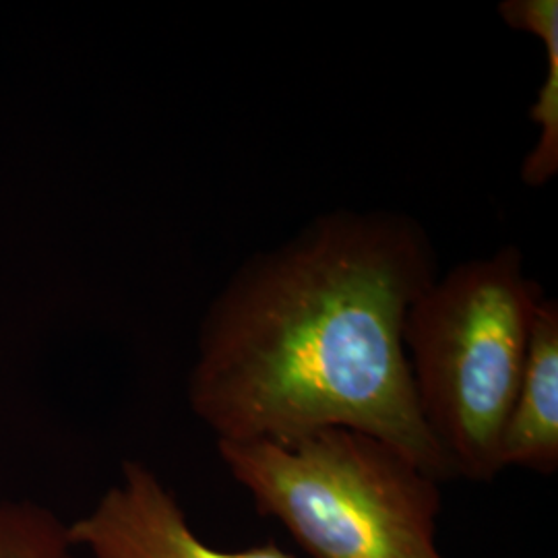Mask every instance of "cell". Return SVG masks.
<instances>
[{
    "label": "cell",
    "instance_id": "2",
    "mask_svg": "<svg viewBox=\"0 0 558 558\" xmlns=\"http://www.w3.org/2000/svg\"><path fill=\"white\" fill-rule=\"evenodd\" d=\"M542 300L509 246L461 263L408 308L403 345L420 412L456 476L502 472L500 437Z\"/></svg>",
    "mask_w": 558,
    "mask_h": 558
},
{
    "label": "cell",
    "instance_id": "1",
    "mask_svg": "<svg viewBox=\"0 0 558 558\" xmlns=\"http://www.w3.org/2000/svg\"><path fill=\"white\" fill-rule=\"evenodd\" d=\"M414 223L338 214L253 260L203 325L189 379L218 440H292L348 428L453 474L420 412L403 345L408 308L435 281Z\"/></svg>",
    "mask_w": 558,
    "mask_h": 558
},
{
    "label": "cell",
    "instance_id": "5",
    "mask_svg": "<svg viewBox=\"0 0 558 558\" xmlns=\"http://www.w3.org/2000/svg\"><path fill=\"white\" fill-rule=\"evenodd\" d=\"M500 465L539 474L558 468V306L542 300L509 418L500 437Z\"/></svg>",
    "mask_w": 558,
    "mask_h": 558
},
{
    "label": "cell",
    "instance_id": "7",
    "mask_svg": "<svg viewBox=\"0 0 558 558\" xmlns=\"http://www.w3.org/2000/svg\"><path fill=\"white\" fill-rule=\"evenodd\" d=\"M69 523L32 500H0V558H80Z\"/></svg>",
    "mask_w": 558,
    "mask_h": 558
},
{
    "label": "cell",
    "instance_id": "3",
    "mask_svg": "<svg viewBox=\"0 0 558 558\" xmlns=\"http://www.w3.org/2000/svg\"><path fill=\"white\" fill-rule=\"evenodd\" d=\"M232 478L313 558H447L440 493L385 440L323 428L292 440H218Z\"/></svg>",
    "mask_w": 558,
    "mask_h": 558
},
{
    "label": "cell",
    "instance_id": "6",
    "mask_svg": "<svg viewBox=\"0 0 558 558\" xmlns=\"http://www.w3.org/2000/svg\"><path fill=\"white\" fill-rule=\"evenodd\" d=\"M500 17L513 29L542 40L546 73L530 119L538 124V145L523 161L521 177L530 186H542L558 172V2L557 0H505Z\"/></svg>",
    "mask_w": 558,
    "mask_h": 558
},
{
    "label": "cell",
    "instance_id": "4",
    "mask_svg": "<svg viewBox=\"0 0 558 558\" xmlns=\"http://www.w3.org/2000/svg\"><path fill=\"white\" fill-rule=\"evenodd\" d=\"M89 558H294L276 542L220 550L199 538L174 493L141 461H124L119 484L69 523Z\"/></svg>",
    "mask_w": 558,
    "mask_h": 558
}]
</instances>
